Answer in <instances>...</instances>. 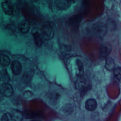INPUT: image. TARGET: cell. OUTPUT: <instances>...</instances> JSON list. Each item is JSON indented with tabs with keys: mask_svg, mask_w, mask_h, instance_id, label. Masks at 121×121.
Segmentation results:
<instances>
[{
	"mask_svg": "<svg viewBox=\"0 0 121 121\" xmlns=\"http://www.w3.org/2000/svg\"><path fill=\"white\" fill-rule=\"evenodd\" d=\"M55 35V24L52 22H45L42 26L40 35L43 41L52 39Z\"/></svg>",
	"mask_w": 121,
	"mask_h": 121,
	"instance_id": "obj_1",
	"label": "cell"
},
{
	"mask_svg": "<svg viewBox=\"0 0 121 121\" xmlns=\"http://www.w3.org/2000/svg\"><path fill=\"white\" fill-rule=\"evenodd\" d=\"M107 26L103 22H97L95 23L92 27L94 35L98 38H104L108 32Z\"/></svg>",
	"mask_w": 121,
	"mask_h": 121,
	"instance_id": "obj_2",
	"label": "cell"
},
{
	"mask_svg": "<svg viewBox=\"0 0 121 121\" xmlns=\"http://www.w3.org/2000/svg\"><path fill=\"white\" fill-rule=\"evenodd\" d=\"M112 50V46L109 42H105L101 44L99 48V57L101 60H104L108 57Z\"/></svg>",
	"mask_w": 121,
	"mask_h": 121,
	"instance_id": "obj_3",
	"label": "cell"
},
{
	"mask_svg": "<svg viewBox=\"0 0 121 121\" xmlns=\"http://www.w3.org/2000/svg\"><path fill=\"white\" fill-rule=\"evenodd\" d=\"M0 92L3 96L10 97L13 94V89L10 84L4 83L0 86Z\"/></svg>",
	"mask_w": 121,
	"mask_h": 121,
	"instance_id": "obj_4",
	"label": "cell"
},
{
	"mask_svg": "<svg viewBox=\"0 0 121 121\" xmlns=\"http://www.w3.org/2000/svg\"><path fill=\"white\" fill-rule=\"evenodd\" d=\"M1 6L4 13L10 16L13 12V7L11 2L9 0H3L1 3Z\"/></svg>",
	"mask_w": 121,
	"mask_h": 121,
	"instance_id": "obj_5",
	"label": "cell"
},
{
	"mask_svg": "<svg viewBox=\"0 0 121 121\" xmlns=\"http://www.w3.org/2000/svg\"><path fill=\"white\" fill-rule=\"evenodd\" d=\"M55 4L59 9L64 10L70 7L71 2L70 0H56Z\"/></svg>",
	"mask_w": 121,
	"mask_h": 121,
	"instance_id": "obj_6",
	"label": "cell"
},
{
	"mask_svg": "<svg viewBox=\"0 0 121 121\" xmlns=\"http://www.w3.org/2000/svg\"><path fill=\"white\" fill-rule=\"evenodd\" d=\"M31 27L29 21L27 20H23L21 21L18 25V28L19 31L23 34L27 33Z\"/></svg>",
	"mask_w": 121,
	"mask_h": 121,
	"instance_id": "obj_7",
	"label": "cell"
},
{
	"mask_svg": "<svg viewBox=\"0 0 121 121\" xmlns=\"http://www.w3.org/2000/svg\"><path fill=\"white\" fill-rule=\"evenodd\" d=\"M11 68L12 71L15 75H19L22 71V65L17 60H15L12 62Z\"/></svg>",
	"mask_w": 121,
	"mask_h": 121,
	"instance_id": "obj_8",
	"label": "cell"
},
{
	"mask_svg": "<svg viewBox=\"0 0 121 121\" xmlns=\"http://www.w3.org/2000/svg\"><path fill=\"white\" fill-rule=\"evenodd\" d=\"M12 121H22L23 118V114L20 111L14 109L10 113Z\"/></svg>",
	"mask_w": 121,
	"mask_h": 121,
	"instance_id": "obj_9",
	"label": "cell"
},
{
	"mask_svg": "<svg viewBox=\"0 0 121 121\" xmlns=\"http://www.w3.org/2000/svg\"><path fill=\"white\" fill-rule=\"evenodd\" d=\"M97 107V103L96 101L93 98L87 99L85 103L86 109L89 111H94Z\"/></svg>",
	"mask_w": 121,
	"mask_h": 121,
	"instance_id": "obj_10",
	"label": "cell"
},
{
	"mask_svg": "<svg viewBox=\"0 0 121 121\" xmlns=\"http://www.w3.org/2000/svg\"><path fill=\"white\" fill-rule=\"evenodd\" d=\"M86 84V79L83 76H79L76 79L75 83V88L78 90L83 89Z\"/></svg>",
	"mask_w": 121,
	"mask_h": 121,
	"instance_id": "obj_11",
	"label": "cell"
},
{
	"mask_svg": "<svg viewBox=\"0 0 121 121\" xmlns=\"http://www.w3.org/2000/svg\"><path fill=\"white\" fill-rule=\"evenodd\" d=\"M105 67L109 71L112 70L115 68V61L114 59L112 57H107L106 58Z\"/></svg>",
	"mask_w": 121,
	"mask_h": 121,
	"instance_id": "obj_12",
	"label": "cell"
},
{
	"mask_svg": "<svg viewBox=\"0 0 121 121\" xmlns=\"http://www.w3.org/2000/svg\"><path fill=\"white\" fill-rule=\"evenodd\" d=\"M33 35L35 44L37 46H41L43 44V40L40 34L38 32H35L33 33Z\"/></svg>",
	"mask_w": 121,
	"mask_h": 121,
	"instance_id": "obj_13",
	"label": "cell"
},
{
	"mask_svg": "<svg viewBox=\"0 0 121 121\" xmlns=\"http://www.w3.org/2000/svg\"><path fill=\"white\" fill-rule=\"evenodd\" d=\"M10 63V58L4 54H0V64L1 65L6 67L9 65Z\"/></svg>",
	"mask_w": 121,
	"mask_h": 121,
	"instance_id": "obj_14",
	"label": "cell"
},
{
	"mask_svg": "<svg viewBox=\"0 0 121 121\" xmlns=\"http://www.w3.org/2000/svg\"><path fill=\"white\" fill-rule=\"evenodd\" d=\"M76 62L78 68V76H83L84 73V68L82 61L80 60L77 59L76 60Z\"/></svg>",
	"mask_w": 121,
	"mask_h": 121,
	"instance_id": "obj_15",
	"label": "cell"
},
{
	"mask_svg": "<svg viewBox=\"0 0 121 121\" xmlns=\"http://www.w3.org/2000/svg\"><path fill=\"white\" fill-rule=\"evenodd\" d=\"M0 77L1 80L3 81L4 83H8L10 79L9 76L6 69H3L1 71L0 73Z\"/></svg>",
	"mask_w": 121,
	"mask_h": 121,
	"instance_id": "obj_16",
	"label": "cell"
},
{
	"mask_svg": "<svg viewBox=\"0 0 121 121\" xmlns=\"http://www.w3.org/2000/svg\"><path fill=\"white\" fill-rule=\"evenodd\" d=\"M113 75L115 78L118 80H120L121 78V68L120 67L115 68L113 69Z\"/></svg>",
	"mask_w": 121,
	"mask_h": 121,
	"instance_id": "obj_17",
	"label": "cell"
},
{
	"mask_svg": "<svg viewBox=\"0 0 121 121\" xmlns=\"http://www.w3.org/2000/svg\"><path fill=\"white\" fill-rule=\"evenodd\" d=\"M0 121H12L10 113H4L0 118Z\"/></svg>",
	"mask_w": 121,
	"mask_h": 121,
	"instance_id": "obj_18",
	"label": "cell"
},
{
	"mask_svg": "<svg viewBox=\"0 0 121 121\" xmlns=\"http://www.w3.org/2000/svg\"><path fill=\"white\" fill-rule=\"evenodd\" d=\"M4 96L2 95V94L0 93V100H1V99L3 98V97Z\"/></svg>",
	"mask_w": 121,
	"mask_h": 121,
	"instance_id": "obj_19",
	"label": "cell"
},
{
	"mask_svg": "<svg viewBox=\"0 0 121 121\" xmlns=\"http://www.w3.org/2000/svg\"><path fill=\"white\" fill-rule=\"evenodd\" d=\"M31 2H34V3H36L38 1V0H30Z\"/></svg>",
	"mask_w": 121,
	"mask_h": 121,
	"instance_id": "obj_20",
	"label": "cell"
},
{
	"mask_svg": "<svg viewBox=\"0 0 121 121\" xmlns=\"http://www.w3.org/2000/svg\"><path fill=\"white\" fill-rule=\"evenodd\" d=\"M77 0H70V1H71V2H75V1H76Z\"/></svg>",
	"mask_w": 121,
	"mask_h": 121,
	"instance_id": "obj_21",
	"label": "cell"
},
{
	"mask_svg": "<svg viewBox=\"0 0 121 121\" xmlns=\"http://www.w3.org/2000/svg\"><path fill=\"white\" fill-rule=\"evenodd\" d=\"M37 121V120H34V121Z\"/></svg>",
	"mask_w": 121,
	"mask_h": 121,
	"instance_id": "obj_22",
	"label": "cell"
}]
</instances>
